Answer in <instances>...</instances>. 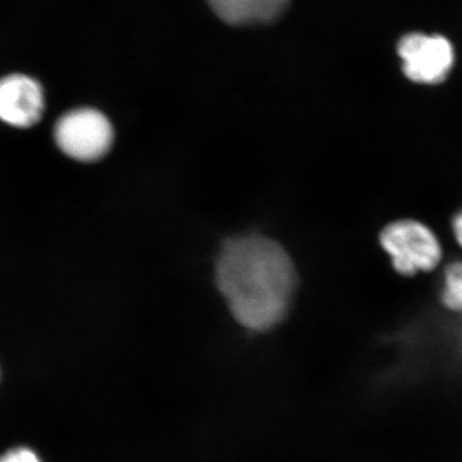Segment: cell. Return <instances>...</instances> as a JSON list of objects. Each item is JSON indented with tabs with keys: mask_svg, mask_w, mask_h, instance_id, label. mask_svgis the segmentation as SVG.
Listing matches in <instances>:
<instances>
[{
	"mask_svg": "<svg viewBox=\"0 0 462 462\" xmlns=\"http://www.w3.org/2000/svg\"><path fill=\"white\" fill-rule=\"evenodd\" d=\"M56 145L78 162H96L111 151L114 127L107 116L96 108L71 109L58 118L53 129Z\"/></svg>",
	"mask_w": 462,
	"mask_h": 462,
	"instance_id": "obj_3",
	"label": "cell"
},
{
	"mask_svg": "<svg viewBox=\"0 0 462 462\" xmlns=\"http://www.w3.org/2000/svg\"><path fill=\"white\" fill-rule=\"evenodd\" d=\"M440 300L449 311L462 315V261L447 264L443 272Z\"/></svg>",
	"mask_w": 462,
	"mask_h": 462,
	"instance_id": "obj_7",
	"label": "cell"
},
{
	"mask_svg": "<svg viewBox=\"0 0 462 462\" xmlns=\"http://www.w3.org/2000/svg\"><path fill=\"white\" fill-rule=\"evenodd\" d=\"M379 240L400 275L433 272L443 258L442 245L434 231L413 218L388 224L380 231Z\"/></svg>",
	"mask_w": 462,
	"mask_h": 462,
	"instance_id": "obj_2",
	"label": "cell"
},
{
	"mask_svg": "<svg viewBox=\"0 0 462 462\" xmlns=\"http://www.w3.org/2000/svg\"><path fill=\"white\" fill-rule=\"evenodd\" d=\"M398 54L404 75L413 83H442L454 66V50L443 36L410 33L400 42Z\"/></svg>",
	"mask_w": 462,
	"mask_h": 462,
	"instance_id": "obj_4",
	"label": "cell"
},
{
	"mask_svg": "<svg viewBox=\"0 0 462 462\" xmlns=\"http://www.w3.org/2000/svg\"><path fill=\"white\" fill-rule=\"evenodd\" d=\"M216 284L233 318L261 333L287 316L297 287L296 267L275 240L257 234L236 236L221 248Z\"/></svg>",
	"mask_w": 462,
	"mask_h": 462,
	"instance_id": "obj_1",
	"label": "cell"
},
{
	"mask_svg": "<svg viewBox=\"0 0 462 462\" xmlns=\"http://www.w3.org/2000/svg\"><path fill=\"white\" fill-rule=\"evenodd\" d=\"M0 462H42L41 456L29 447L18 446L0 455Z\"/></svg>",
	"mask_w": 462,
	"mask_h": 462,
	"instance_id": "obj_8",
	"label": "cell"
},
{
	"mask_svg": "<svg viewBox=\"0 0 462 462\" xmlns=\"http://www.w3.org/2000/svg\"><path fill=\"white\" fill-rule=\"evenodd\" d=\"M45 93L32 76L14 72L0 78V121L16 129H30L42 120Z\"/></svg>",
	"mask_w": 462,
	"mask_h": 462,
	"instance_id": "obj_5",
	"label": "cell"
},
{
	"mask_svg": "<svg viewBox=\"0 0 462 462\" xmlns=\"http://www.w3.org/2000/svg\"><path fill=\"white\" fill-rule=\"evenodd\" d=\"M216 14L230 25L272 23L287 9L289 0H208Z\"/></svg>",
	"mask_w": 462,
	"mask_h": 462,
	"instance_id": "obj_6",
	"label": "cell"
},
{
	"mask_svg": "<svg viewBox=\"0 0 462 462\" xmlns=\"http://www.w3.org/2000/svg\"><path fill=\"white\" fill-rule=\"evenodd\" d=\"M452 231H454L456 242L462 248V208L452 218Z\"/></svg>",
	"mask_w": 462,
	"mask_h": 462,
	"instance_id": "obj_9",
	"label": "cell"
}]
</instances>
